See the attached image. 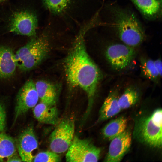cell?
Listing matches in <instances>:
<instances>
[{"mask_svg":"<svg viewBox=\"0 0 162 162\" xmlns=\"http://www.w3.org/2000/svg\"><path fill=\"white\" fill-rule=\"evenodd\" d=\"M61 161L60 156L52 151L42 152L36 154L33 162H58Z\"/></svg>","mask_w":162,"mask_h":162,"instance_id":"22","label":"cell"},{"mask_svg":"<svg viewBox=\"0 0 162 162\" xmlns=\"http://www.w3.org/2000/svg\"><path fill=\"white\" fill-rule=\"evenodd\" d=\"M39 98L35 83L31 79L27 81L20 88L16 97L14 122L21 115L37 104Z\"/></svg>","mask_w":162,"mask_h":162,"instance_id":"9","label":"cell"},{"mask_svg":"<svg viewBox=\"0 0 162 162\" xmlns=\"http://www.w3.org/2000/svg\"><path fill=\"white\" fill-rule=\"evenodd\" d=\"M49 138L52 151L62 153L67 151L74 138L75 124L73 120L67 119L59 123Z\"/></svg>","mask_w":162,"mask_h":162,"instance_id":"7","label":"cell"},{"mask_svg":"<svg viewBox=\"0 0 162 162\" xmlns=\"http://www.w3.org/2000/svg\"><path fill=\"white\" fill-rule=\"evenodd\" d=\"M140 61L141 71L142 75L150 80L157 82L160 77L155 66L154 61L142 58Z\"/></svg>","mask_w":162,"mask_h":162,"instance_id":"20","label":"cell"},{"mask_svg":"<svg viewBox=\"0 0 162 162\" xmlns=\"http://www.w3.org/2000/svg\"><path fill=\"white\" fill-rule=\"evenodd\" d=\"M140 97V92L135 86H130L118 98V102L122 110L129 108L134 105Z\"/></svg>","mask_w":162,"mask_h":162,"instance_id":"19","label":"cell"},{"mask_svg":"<svg viewBox=\"0 0 162 162\" xmlns=\"http://www.w3.org/2000/svg\"><path fill=\"white\" fill-rule=\"evenodd\" d=\"M49 50V42L45 37H33L14 54L17 67L25 72L33 69L45 58Z\"/></svg>","mask_w":162,"mask_h":162,"instance_id":"2","label":"cell"},{"mask_svg":"<svg viewBox=\"0 0 162 162\" xmlns=\"http://www.w3.org/2000/svg\"><path fill=\"white\" fill-rule=\"evenodd\" d=\"M84 31H81L77 37L65 59L64 67L69 85L73 88H80L86 93L88 99V111L93 103L102 74L87 51Z\"/></svg>","mask_w":162,"mask_h":162,"instance_id":"1","label":"cell"},{"mask_svg":"<svg viewBox=\"0 0 162 162\" xmlns=\"http://www.w3.org/2000/svg\"><path fill=\"white\" fill-rule=\"evenodd\" d=\"M16 143L10 136L0 133V162H8L17 153Z\"/></svg>","mask_w":162,"mask_h":162,"instance_id":"17","label":"cell"},{"mask_svg":"<svg viewBox=\"0 0 162 162\" xmlns=\"http://www.w3.org/2000/svg\"><path fill=\"white\" fill-rule=\"evenodd\" d=\"M117 92H111L105 100L100 111L98 121L107 120L118 114L121 110L119 105Z\"/></svg>","mask_w":162,"mask_h":162,"instance_id":"14","label":"cell"},{"mask_svg":"<svg viewBox=\"0 0 162 162\" xmlns=\"http://www.w3.org/2000/svg\"><path fill=\"white\" fill-rule=\"evenodd\" d=\"M33 113L35 118L41 123L53 125L59 123L58 112L56 106L41 102L33 107Z\"/></svg>","mask_w":162,"mask_h":162,"instance_id":"12","label":"cell"},{"mask_svg":"<svg viewBox=\"0 0 162 162\" xmlns=\"http://www.w3.org/2000/svg\"><path fill=\"white\" fill-rule=\"evenodd\" d=\"M162 111L159 108L138 119L135 123L134 136L145 144L160 148L162 144Z\"/></svg>","mask_w":162,"mask_h":162,"instance_id":"3","label":"cell"},{"mask_svg":"<svg viewBox=\"0 0 162 162\" xmlns=\"http://www.w3.org/2000/svg\"><path fill=\"white\" fill-rule=\"evenodd\" d=\"M6 0H0V4L4 2Z\"/></svg>","mask_w":162,"mask_h":162,"instance_id":"26","label":"cell"},{"mask_svg":"<svg viewBox=\"0 0 162 162\" xmlns=\"http://www.w3.org/2000/svg\"><path fill=\"white\" fill-rule=\"evenodd\" d=\"M38 96L42 102L51 106H56L57 92L55 86L47 81L41 80L35 83Z\"/></svg>","mask_w":162,"mask_h":162,"instance_id":"15","label":"cell"},{"mask_svg":"<svg viewBox=\"0 0 162 162\" xmlns=\"http://www.w3.org/2000/svg\"><path fill=\"white\" fill-rule=\"evenodd\" d=\"M6 112L4 104L0 101V133L4 130L6 126Z\"/></svg>","mask_w":162,"mask_h":162,"instance_id":"23","label":"cell"},{"mask_svg":"<svg viewBox=\"0 0 162 162\" xmlns=\"http://www.w3.org/2000/svg\"><path fill=\"white\" fill-rule=\"evenodd\" d=\"M105 55L113 68L121 70L131 63L136 56V51L134 48L124 44H114L107 47Z\"/></svg>","mask_w":162,"mask_h":162,"instance_id":"8","label":"cell"},{"mask_svg":"<svg viewBox=\"0 0 162 162\" xmlns=\"http://www.w3.org/2000/svg\"><path fill=\"white\" fill-rule=\"evenodd\" d=\"M71 0H43L44 6L52 13L59 14L67 8Z\"/></svg>","mask_w":162,"mask_h":162,"instance_id":"21","label":"cell"},{"mask_svg":"<svg viewBox=\"0 0 162 162\" xmlns=\"http://www.w3.org/2000/svg\"><path fill=\"white\" fill-rule=\"evenodd\" d=\"M101 150L90 141L75 136L66 155L67 162H97Z\"/></svg>","mask_w":162,"mask_h":162,"instance_id":"6","label":"cell"},{"mask_svg":"<svg viewBox=\"0 0 162 162\" xmlns=\"http://www.w3.org/2000/svg\"><path fill=\"white\" fill-rule=\"evenodd\" d=\"M127 123V119L123 116L113 119L103 128L102 135L104 138L111 140L126 130Z\"/></svg>","mask_w":162,"mask_h":162,"instance_id":"16","label":"cell"},{"mask_svg":"<svg viewBox=\"0 0 162 162\" xmlns=\"http://www.w3.org/2000/svg\"><path fill=\"white\" fill-rule=\"evenodd\" d=\"M109 149L104 161L107 162L120 161L131 146L132 136L130 132L126 129L122 133L111 140Z\"/></svg>","mask_w":162,"mask_h":162,"instance_id":"11","label":"cell"},{"mask_svg":"<svg viewBox=\"0 0 162 162\" xmlns=\"http://www.w3.org/2000/svg\"><path fill=\"white\" fill-rule=\"evenodd\" d=\"M22 160L19 156L16 153L12 156L9 159L8 162H21Z\"/></svg>","mask_w":162,"mask_h":162,"instance_id":"25","label":"cell"},{"mask_svg":"<svg viewBox=\"0 0 162 162\" xmlns=\"http://www.w3.org/2000/svg\"><path fill=\"white\" fill-rule=\"evenodd\" d=\"M16 143L18 154L22 161L32 162L38 146L33 127H28L22 131Z\"/></svg>","mask_w":162,"mask_h":162,"instance_id":"10","label":"cell"},{"mask_svg":"<svg viewBox=\"0 0 162 162\" xmlns=\"http://www.w3.org/2000/svg\"><path fill=\"white\" fill-rule=\"evenodd\" d=\"M155 66L157 70L160 77L162 76V64L161 59L159 58L154 61Z\"/></svg>","mask_w":162,"mask_h":162,"instance_id":"24","label":"cell"},{"mask_svg":"<svg viewBox=\"0 0 162 162\" xmlns=\"http://www.w3.org/2000/svg\"><path fill=\"white\" fill-rule=\"evenodd\" d=\"M36 15L28 10H18L10 15L8 20V31L16 34L35 37L38 27Z\"/></svg>","mask_w":162,"mask_h":162,"instance_id":"5","label":"cell"},{"mask_svg":"<svg viewBox=\"0 0 162 162\" xmlns=\"http://www.w3.org/2000/svg\"><path fill=\"white\" fill-rule=\"evenodd\" d=\"M146 17L152 18L159 12L161 0H131Z\"/></svg>","mask_w":162,"mask_h":162,"instance_id":"18","label":"cell"},{"mask_svg":"<svg viewBox=\"0 0 162 162\" xmlns=\"http://www.w3.org/2000/svg\"><path fill=\"white\" fill-rule=\"evenodd\" d=\"M17 67L14 53L7 46H0V79L10 77Z\"/></svg>","mask_w":162,"mask_h":162,"instance_id":"13","label":"cell"},{"mask_svg":"<svg viewBox=\"0 0 162 162\" xmlns=\"http://www.w3.org/2000/svg\"><path fill=\"white\" fill-rule=\"evenodd\" d=\"M114 13L119 37L124 44L134 48L141 44L145 35L134 14L119 9Z\"/></svg>","mask_w":162,"mask_h":162,"instance_id":"4","label":"cell"}]
</instances>
